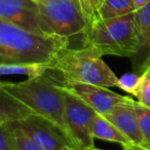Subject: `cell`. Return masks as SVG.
I'll use <instances>...</instances> for the list:
<instances>
[{"instance_id":"277c9868","label":"cell","mask_w":150,"mask_h":150,"mask_svg":"<svg viewBox=\"0 0 150 150\" xmlns=\"http://www.w3.org/2000/svg\"><path fill=\"white\" fill-rule=\"evenodd\" d=\"M80 46L91 47L101 57L134 58L140 50L134 13L99 21L82 36Z\"/></svg>"},{"instance_id":"ffe728a7","label":"cell","mask_w":150,"mask_h":150,"mask_svg":"<svg viewBox=\"0 0 150 150\" xmlns=\"http://www.w3.org/2000/svg\"><path fill=\"white\" fill-rule=\"evenodd\" d=\"M7 127L15 133L18 146H19V150H44L43 148H41L38 144H36L31 138L28 137L21 129H16V127Z\"/></svg>"},{"instance_id":"d4e9b609","label":"cell","mask_w":150,"mask_h":150,"mask_svg":"<svg viewBox=\"0 0 150 150\" xmlns=\"http://www.w3.org/2000/svg\"><path fill=\"white\" fill-rule=\"evenodd\" d=\"M56 150H77V149H75L74 147H72V146H70V145H65V146H63V147L58 148V149H56Z\"/></svg>"},{"instance_id":"2e32d148","label":"cell","mask_w":150,"mask_h":150,"mask_svg":"<svg viewBox=\"0 0 150 150\" xmlns=\"http://www.w3.org/2000/svg\"><path fill=\"white\" fill-rule=\"evenodd\" d=\"M77 1L88 24V30L91 29L99 21H101L100 8L104 0H77Z\"/></svg>"},{"instance_id":"9c48e42d","label":"cell","mask_w":150,"mask_h":150,"mask_svg":"<svg viewBox=\"0 0 150 150\" xmlns=\"http://www.w3.org/2000/svg\"><path fill=\"white\" fill-rule=\"evenodd\" d=\"M0 20L38 35L43 33L35 0H0Z\"/></svg>"},{"instance_id":"9a60e30c","label":"cell","mask_w":150,"mask_h":150,"mask_svg":"<svg viewBox=\"0 0 150 150\" xmlns=\"http://www.w3.org/2000/svg\"><path fill=\"white\" fill-rule=\"evenodd\" d=\"M133 0H104L100 8L101 20H108L122 17L135 13Z\"/></svg>"},{"instance_id":"44dd1931","label":"cell","mask_w":150,"mask_h":150,"mask_svg":"<svg viewBox=\"0 0 150 150\" xmlns=\"http://www.w3.org/2000/svg\"><path fill=\"white\" fill-rule=\"evenodd\" d=\"M136 99L140 104L150 108V81L145 79L142 80L141 86H140V90L138 92Z\"/></svg>"},{"instance_id":"4fadbf2b","label":"cell","mask_w":150,"mask_h":150,"mask_svg":"<svg viewBox=\"0 0 150 150\" xmlns=\"http://www.w3.org/2000/svg\"><path fill=\"white\" fill-rule=\"evenodd\" d=\"M50 69V64H18L0 63V83L7 77H26L27 79L39 77Z\"/></svg>"},{"instance_id":"484cf974","label":"cell","mask_w":150,"mask_h":150,"mask_svg":"<svg viewBox=\"0 0 150 150\" xmlns=\"http://www.w3.org/2000/svg\"><path fill=\"white\" fill-rule=\"evenodd\" d=\"M123 150H137L135 148V146L131 145V146H125V147H123Z\"/></svg>"},{"instance_id":"30bf717a","label":"cell","mask_w":150,"mask_h":150,"mask_svg":"<svg viewBox=\"0 0 150 150\" xmlns=\"http://www.w3.org/2000/svg\"><path fill=\"white\" fill-rule=\"evenodd\" d=\"M134 104L135 100L133 99L129 102L113 107L111 110L102 115L112 122L131 141L132 145L140 146L143 144V136Z\"/></svg>"},{"instance_id":"7402d4cb","label":"cell","mask_w":150,"mask_h":150,"mask_svg":"<svg viewBox=\"0 0 150 150\" xmlns=\"http://www.w3.org/2000/svg\"><path fill=\"white\" fill-rule=\"evenodd\" d=\"M141 75H142V77H143V79L150 81V63L146 66V68L143 70V72L141 73Z\"/></svg>"},{"instance_id":"d6986e66","label":"cell","mask_w":150,"mask_h":150,"mask_svg":"<svg viewBox=\"0 0 150 150\" xmlns=\"http://www.w3.org/2000/svg\"><path fill=\"white\" fill-rule=\"evenodd\" d=\"M0 150H19L15 133L5 125H0Z\"/></svg>"},{"instance_id":"3957f363","label":"cell","mask_w":150,"mask_h":150,"mask_svg":"<svg viewBox=\"0 0 150 150\" xmlns=\"http://www.w3.org/2000/svg\"><path fill=\"white\" fill-rule=\"evenodd\" d=\"M47 72L61 79L105 88L116 86L118 80L102 57L88 46H69L61 50Z\"/></svg>"},{"instance_id":"83f0119b","label":"cell","mask_w":150,"mask_h":150,"mask_svg":"<svg viewBox=\"0 0 150 150\" xmlns=\"http://www.w3.org/2000/svg\"><path fill=\"white\" fill-rule=\"evenodd\" d=\"M149 63H150V60H149V62H148V64H149ZM148 64H147V65H148ZM145 68H146V67H145Z\"/></svg>"},{"instance_id":"603a6c76","label":"cell","mask_w":150,"mask_h":150,"mask_svg":"<svg viewBox=\"0 0 150 150\" xmlns=\"http://www.w3.org/2000/svg\"><path fill=\"white\" fill-rule=\"evenodd\" d=\"M149 1L150 0H133V3H134V5H135L136 11H137V9L141 8L142 6H144V5L147 2H149Z\"/></svg>"},{"instance_id":"52a82bcc","label":"cell","mask_w":150,"mask_h":150,"mask_svg":"<svg viewBox=\"0 0 150 150\" xmlns=\"http://www.w3.org/2000/svg\"><path fill=\"white\" fill-rule=\"evenodd\" d=\"M46 74L50 76L63 90L78 97L99 114H105L113 107L133 100L131 97L121 96L105 86L61 79L50 72H46Z\"/></svg>"},{"instance_id":"7a4b0ae2","label":"cell","mask_w":150,"mask_h":150,"mask_svg":"<svg viewBox=\"0 0 150 150\" xmlns=\"http://www.w3.org/2000/svg\"><path fill=\"white\" fill-rule=\"evenodd\" d=\"M2 88L29 107L35 114L50 121L74 147L64 119V91L50 76L45 73L39 77L5 83Z\"/></svg>"},{"instance_id":"ba28073f","label":"cell","mask_w":150,"mask_h":150,"mask_svg":"<svg viewBox=\"0 0 150 150\" xmlns=\"http://www.w3.org/2000/svg\"><path fill=\"white\" fill-rule=\"evenodd\" d=\"M4 125L21 129L44 150H56L65 145L72 146L58 127L35 113H32L25 119L11 121Z\"/></svg>"},{"instance_id":"4316f807","label":"cell","mask_w":150,"mask_h":150,"mask_svg":"<svg viewBox=\"0 0 150 150\" xmlns=\"http://www.w3.org/2000/svg\"><path fill=\"white\" fill-rule=\"evenodd\" d=\"M84 150H102V149H99V148H96L95 146H92V147H88V148H86Z\"/></svg>"},{"instance_id":"e0dca14e","label":"cell","mask_w":150,"mask_h":150,"mask_svg":"<svg viewBox=\"0 0 150 150\" xmlns=\"http://www.w3.org/2000/svg\"><path fill=\"white\" fill-rule=\"evenodd\" d=\"M142 80H143L142 75L139 73H125L120 77H118L116 86L136 98L140 90V86H141Z\"/></svg>"},{"instance_id":"ac0fdd59","label":"cell","mask_w":150,"mask_h":150,"mask_svg":"<svg viewBox=\"0 0 150 150\" xmlns=\"http://www.w3.org/2000/svg\"><path fill=\"white\" fill-rule=\"evenodd\" d=\"M134 106L143 136V144L150 143V108L140 104L138 101H135Z\"/></svg>"},{"instance_id":"8992f818","label":"cell","mask_w":150,"mask_h":150,"mask_svg":"<svg viewBox=\"0 0 150 150\" xmlns=\"http://www.w3.org/2000/svg\"><path fill=\"white\" fill-rule=\"evenodd\" d=\"M64 91V119L75 149L84 150L94 145L93 125L97 112L86 103Z\"/></svg>"},{"instance_id":"8fae6325","label":"cell","mask_w":150,"mask_h":150,"mask_svg":"<svg viewBox=\"0 0 150 150\" xmlns=\"http://www.w3.org/2000/svg\"><path fill=\"white\" fill-rule=\"evenodd\" d=\"M134 20L140 42V50L134 57V66L141 74L150 60V1L134 13Z\"/></svg>"},{"instance_id":"cb8c5ba5","label":"cell","mask_w":150,"mask_h":150,"mask_svg":"<svg viewBox=\"0 0 150 150\" xmlns=\"http://www.w3.org/2000/svg\"><path fill=\"white\" fill-rule=\"evenodd\" d=\"M135 148L137 150H150V143L142 144L140 146H135Z\"/></svg>"},{"instance_id":"6da1fadb","label":"cell","mask_w":150,"mask_h":150,"mask_svg":"<svg viewBox=\"0 0 150 150\" xmlns=\"http://www.w3.org/2000/svg\"><path fill=\"white\" fill-rule=\"evenodd\" d=\"M71 40L43 36L0 20V63L52 64Z\"/></svg>"},{"instance_id":"f1b7e54d","label":"cell","mask_w":150,"mask_h":150,"mask_svg":"<svg viewBox=\"0 0 150 150\" xmlns=\"http://www.w3.org/2000/svg\"><path fill=\"white\" fill-rule=\"evenodd\" d=\"M0 86H2V84H1V83H0Z\"/></svg>"},{"instance_id":"7c38bea8","label":"cell","mask_w":150,"mask_h":150,"mask_svg":"<svg viewBox=\"0 0 150 150\" xmlns=\"http://www.w3.org/2000/svg\"><path fill=\"white\" fill-rule=\"evenodd\" d=\"M34 113L29 107L0 86V125L22 120Z\"/></svg>"},{"instance_id":"5bb4252c","label":"cell","mask_w":150,"mask_h":150,"mask_svg":"<svg viewBox=\"0 0 150 150\" xmlns=\"http://www.w3.org/2000/svg\"><path fill=\"white\" fill-rule=\"evenodd\" d=\"M93 136L96 139L120 144L122 147L132 145L131 141L112 122L99 113H97L93 125Z\"/></svg>"},{"instance_id":"5b68a950","label":"cell","mask_w":150,"mask_h":150,"mask_svg":"<svg viewBox=\"0 0 150 150\" xmlns=\"http://www.w3.org/2000/svg\"><path fill=\"white\" fill-rule=\"evenodd\" d=\"M40 22L46 36L71 38L82 36L88 30L77 0H35Z\"/></svg>"}]
</instances>
